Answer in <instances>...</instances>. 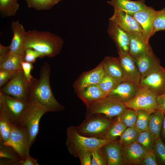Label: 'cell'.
I'll return each instance as SVG.
<instances>
[{
	"mask_svg": "<svg viewBox=\"0 0 165 165\" xmlns=\"http://www.w3.org/2000/svg\"><path fill=\"white\" fill-rule=\"evenodd\" d=\"M50 66L46 62L41 67L39 78H34L31 81L30 90V101L38 105L49 112L62 111L65 107L60 104L54 97L50 82Z\"/></svg>",
	"mask_w": 165,
	"mask_h": 165,
	"instance_id": "obj_1",
	"label": "cell"
},
{
	"mask_svg": "<svg viewBox=\"0 0 165 165\" xmlns=\"http://www.w3.org/2000/svg\"><path fill=\"white\" fill-rule=\"evenodd\" d=\"M64 41L60 36L49 31L35 30L26 31L25 50L30 48L38 51L42 57H52L61 52Z\"/></svg>",
	"mask_w": 165,
	"mask_h": 165,
	"instance_id": "obj_2",
	"label": "cell"
},
{
	"mask_svg": "<svg viewBox=\"0 0 165 165\" xmlns=\"http://www.w3.org/2000/svg\"><path fill=\"white\" fill-rule=\"evenodd\" d=\"M66 145L70 154L77 157L79 152L82 150H93L101 148L111 141L106 139L85 137L77 131L75 127L71 125L66 131Z\"/></svg>",
	"mask_w": 165,
	"mask_h": 165,
	"instance_id": "obj_3",
	"label": "cell"
},
{
	"mask_svg": "<svg viewBox=\"0 0 165 165\" xmlns=\"http://www.w3.org/2000/svg\"><path fill=\"white\" fill-rule=\"evenodd\" d=\"M31 105L30 101L17 99L0 91V113L14 124H20Z\"/></svg>",
	"mask_w": 165,
	"mask_h": 165,
	"instance_id": "obj_4",
	"label": "cell"
},
{
	"mask_svg": "<svg viewBox=\"0 0 165 165\" xmlns=\"http://www.w3.org/2000/svg\"><path fill=\"white\" fill-rule=\"evenodd\" d=\"M83 122L75 127L77 132L85 137L105 139L112 122L104 115L95 114L86 117Z\"/></svg>",
	"mask_w": 165,
	"mask_h": 165,
	"instance_id": "obj_5",
	"label": "cell"
},
{
	"mask_svg": "<svg viewBox=\"0 0 165 165\" xmlns=\"http://www.w3.org/2000/svg\"><path fill=\"white\" fill-rule=\"evenodd\" d=\"M86 106L87 109L85 117L94 114H100L110 119L119 116L127 108L122 101L109 95Z\"/></svg>",
	"mask_w": 165,
	"mask_h": 165,
	"instance_id": "obj_6",
	"label": "cell"
},
{
	"mask_svg": "<svg viewBox=\"0 0 165 165\" xmlns=\"http://www.w3.org/2000/svg\"><path fill=\"white\" fill-rule=\"evenodd\" d=\"M31 81L27 79L23 70L19 71L14 73L9 80L1 88L0 91L17 99L31 102L30 90Z\"/></svg>",
	"mask_w": 165,
	"mask_h": 165,
	"instance_id": "obj_7",
	"label": "cell"
},
{
	"mask_svg": "<svg viewBox=\"0 0 165 165\" xmlns=\"http://www.w3.org/2000/svg\"><path fill=\"white\" fill-rule=\"evenodd\" d=\"M49 111L42 106L32 103L31 105L24 118L19 125L26 130L28 137V149L36 140L38 133L39 123L42 117Z\"/></svg>",
	"mask_w": 165,
	"mask_h": 165,
	"instance_id": "obj_8",
	"label": "cell"
},
{
	"mask_svg": "<svg viewBox=\"0 0 165 165\" xmlns=\"http://www.w3.org/2000/svg\"><path fill=\"white\" fill-rule=\"evenodd\" d=\"M157 97L147 88L140 86L135 97L124 104L127 108L136 111L142 110L152 113L158 110Z\"/></svg>",
	"mask_w": 165,
	"mask_h": 165,
	"instance_id": "obj_9",
	"label": "cell"
},
{
	"mask_svg": "<svg viewBox=\"0 0 165 165\" xmlns=\"http://www.w3.org/2000/svg\"><path fill=\"white\" fill-rule=\"evenodd\" d=\"M9 121L11 127V133L7 146L12 147L19 155L21 159L24 160L27 155L29 153L28 149V133L22 126Z\"/></svg>",
	"mask_w": 165,
	"mask_h": 165,
	"instance_id": "obj_10",
	"label": "cell"
},
{
	"mask_svg": "<svg viewBox=\"0 0 165 165\" xmlns=\"http://www.w3.org/2000/svg\"><path fill=\"white\" fill-rule=\"evenodd\" d=\"M140 86L145 87L157 96L165 93V68H160L141 79Z\"/></svg>",
	"mask_w": 165,
	"mask_h": 165,
	"instance_id": "obj_11",
	"label": "cell"
},
{
	"mask_svg": "<svg viewBox=\"0 0 165 165\" xmlns=\"http://www.w3.org/2000/svg\"><path fill=\"white\" fill-rule=\"evenodd\" d=\"M114 9L113 14L109 20L128 34L142 33L141 26L132 16L123 10Z\"/></svg>",
	"mask_w": 165,
	"mask_h": 165,
	"instance_id": "obj_12",
	"label": "cell"
},
{
	"mask_svg": "<svg viewBox=\"0 0 165 165\" xmlns=\"http://www.w3.org/2000/svg\"><path fill=\"white\" fill-rule=\"evenodd\" d=\"M156 11L152 7L148 6L146 9L132 15L141 26L143 37L148 43L150 37L153 35L154 24Z\"/></svg>",
	"mask_w": 165,
	"mask_h": 165,
	"instance_id": "obj_13",
	"label": "cell"
},
{
	"mask_svg": "<svg viewBox=\"0 0 165 165\" xmlns=\"http://www.w3.org/2000/svg\"><path fill=\"white\" fill-rule=\"evenodd\" d=\"M134 58L140 72L141 79L162 66L152 49Z\"/></svg>",
	"mask_w": 165,
	"mask_h": 165,
	"instance_id": "obj_14",
	"label": "cell"
},
{
	"mask_svg": "<svg viewBox=\"0 0 165 165\" xmlns=\"http://www.w3.org/2000/svg\"><path fill=\"white\" fill-rule=\"evenodd\" d=\"M117 58L122 68L124 81L129 82L139 85L141 77L135 60L129 53H119Z\"/></svg>",
	"mask_w": 165,
	"mask_h": 165,
	"instance_id": "obj_15",
	"label": "cell"
},
{
	"mask_svg": "<svg viewBox=\"0 0 165 165\" xmlns=\"http://www.w3.org/2000/svg\"><path fill=\"white\" fill-rule=\"evenodd\" d=\"M107 31L109 37L115 43L118 53H128L130 44L128 34L110 20Z\"/></svg>",
	"mask_w": 165,
	"mask_h": 165,
	"instance_id": "obj_16",
	"label": "cell"
},
{
	"mask_svg": "<svg viewBox=\"0 0 165 165\" xmlns=\"http://www.w3.org/2000/svg\"><path fill=\"white\" fill-rule=\"evenodd\" d=\"M105 74L101 63L95 68L84 73L76 81L73 85L75 92L77 93L89 85L98 84Z\"/></svg>",
	"mask_w": 165,
	"mask_h": 165,
	"instance_id": "obj_17",
	"label": "cell"
},
{
	"mask_svg": "<svg viewBox=\"0 0 165 165\" xmlns=\"http://www.w3.org/2000/svg\"><path fill=\"white\" fill-rule=\"evenodd\" d=\"M11 28L13 34L10 46V52L24 57L25 54L24 41L26 31L19 20L13 21Z\"/></svg>",
	"mask_w": 165,
	"mask_h": 165,
	"instance_id": "obj_18",
	"label": "cell"
},
{
	"mask_svg": "<svg viewBox=\"0 0 165 165\" xmlns=\"http://www.w3.org/2000/svg\"><path fill=\"white\" fill-rule=\"evenodd\" d=\"M140 87L139 85L134 83L123 81L118 84L108 95L115 97L124 103L135 97Z\"/></svg>",
	"mask_w": 165,
	"mask_h": 165,
	"instance_id": "obj_19",
	"label": "cell"
},
{
	"mask_svg": "<svg viewBox=\"0 0 165 165\" xmlns=\"http://www.w3.org/2000/svg\"><path fill=\"white\" fill-rule=\"evenodd\" d=\"M147 153L144 147L137 142L123 147L124 165L139 164Z\"/></svg>",
	"mask_w": 165,
	"mask_h": 165,
	"instance_id": "obj_20",
	"label": "cell"
},
{
	"mask_svg": "<svg viewBox=\"0 0 165 165\" xmlns=\"http://www.w3.org/2000/svg\"><path fill=\"white\" fill-rule=\"evenodd\" d=\"M106 157L108 165H124L123 147L119 141H111L102 148Z\"/></svg>",
	"mask_w": 165,
	"mask_h": 165,
	"instance_id": "obj_21",
	"label": "cell"
},
{
	"mask_svg": "<svg viewBox=\"0 0 165 165\" xmlns=\"http://www.w3.org/2000/svg\"><path fill=\"white\" fill-rule=\"evenodd\" d=\"M101 63L105 75L118 84L124 81L123 71L117 58L107 56Z\"/></svg>",
	"mask_w": 165,
	"mask_h": 165,
	"instance_id": "obj_22",
	"label": "cell"
},
{
	"mask_svg": "<svg viewBox=\"0 0 165 165\" xmlns=\"http://www.w3.org/2000/svg\"><path fill=\"white\" fill-rule=\"evenodd\" d=\"M107 3L114 8L124 11L132 16L148 7L145 4L144 0H111L108 1Z\"/></svg>",
	"mask_w": 165,
	"mask_h": 165,
	"instance_id": "obj_23",
	"label": "cell"
},
{
	"mask_svg": "<svg viewBox=\"0 0 165 165\" xmlns=\"http://www.w3.org/2000/svg\"><path fill=\"white\" fill-rule=\"evenodd\" d=\"M128 34L130 39L129 53L134 58L152 49L149 44L145 41L142 32Z\"/></svg>",
	"mask_w": 165,
	"mask_h": 165,
	"instance_id": "obj_24",
	"label": "cell"
},
{
	"mask_svg": "<svg viewBox=\"0 0 165 165\" xmlns=\"http://www.w3.org/2000/svg\"><path fill=\"white\" fill-rule=\"evenodd\" d=\"M78 97L86 105L107 96L101 90L98 84L87 86L76 93Z\"/></svg>",
	"mask_w": 165,
	"mask_h": 165,
	"instance_id": "obj_25",
	"label": "cell"
},
{
	"mask_svg": "<svg viewBox=\"0 0 165 165\" xmlns=\"http://www.w3.org/2000/svg\"><path fill=\"white\" fill-rule=\"evenodd\" d=\"M24 57L9 52L0 56V69L16 72L22 70L21 61Z\"/></svg>",
	"mask_w": 165,
	"mask_h": 165,
	"instance_id": "obj_26",
	"label": "cell"
},
{
	"mask_svg": "<svg viewBox=\"0 0 165 165\" xmlns=\"http://www.w3.org/2000/svg\"><path fill=\"white\" fill-rule=\"evenodd\" d=\"M164 114L157 110L152 113L148 119V130L153 135L155 140L160 138Z\"/></svg>",
	"mask_w": 165,
	"mask_h": 165,
	"instance_id": "obj_27",
	"label": "cell"
},
{
	"mask_svg": "<svg viewBox=\"0 0 165 165\" xmlns=\"http://www.w3.org/2000/svg\"><path fill=\"white\" fill-rule=\"evenodd\" d=\"M17 0H0V13L2 18L14 16L19 9Z\"/></svg>",
	"mask_w": 165,
	"mask_h": 165,
	"instance_id": "obj_28",
	"label": "cell"
},
{
	"mask_svg": "<svg viewBox=\"0 0 165 165\" xmlns=\"http://www.w3.org/2000/svg\"><path fill=\"white\" fill-rule=\"evenodd\" d=\"M139 133L135 126L127 127L119 141L123 147L130 145L137 142Z\"/></svg>",
	"mask_w": 165,
	"mask_h": 165,
	"instance_id": "obj_29",
	"label": "cell"
},
{
	"mask_svg": "<svg viewBox=\"0 0 165 165\" xmlns=\"http://www.w3.org/2000/svg\"><path fill=\"white\" fill-rule=\"evenodd\" d=\"M127 128L123 123L116 119L107 131L105 139L111 141H117Z\"/></svg>",
	"mask_w": 165,
	"mask_h": 165,
	"instance_id": "obj_30",
	"label": "cell"
},
{
	"mask_svg": "<svg viewBox=\"0 0 165 165\" xmlns=\"http://www.w3.org/2000/svg\"><path fill=\"white\" fill-rule=\"evenodd\" d=\"M138 115V111L126 108L116 119L125 125L127 127L135 126Z\"/></svg>",
	"mask_w": 165,
	"mask_h": 165,
	"instance_id": "obj_31",
	"label": "cell"
},
{
	"mask_svg": "<svg viewBox=\"0 0 165 165\" xmlns=\"http://www.w3.org/2000/svg\"><path fill=\"white\" fill-rule=\"evenodd\" d=\"M11 133V127L8 120L0 113V143L8 145Z\"/></svg>",
	"mask_w": 165,
	"mask_h": 165,
	"instance_id": "obj_32",
	"label": "cell"
},
{
	"mask_svg": "<svg viewBox=\"0 0 165 165\" xmlns=\"http://www.w3.org/2000/svg\"><path fill=\"white\" fill-rule=\"evenodd\" d=\"M155 139L148 130L140 132L137 142L141 145L147 152L153 149Z\"/></svg>",
	"mask_w": 165,
	"mask_h": 165,
	"instance_id": "obj_33",
	"label": "cell"
},
{
	"mask_svg": "<svg viewBox=\"0 0 165 165\" xmlns=\"http://www.w3.org/2000/svg\"><path fill=\"white\" fill-rule=\"evenodd\" d=\"M138 111V115L135 125V127L139 132L148 130V119L152 113L142 110Z\"/></svg>",
	"mask_w": 165,
	"mask_h": 165,
	"instance_id": "obj_34",
	"label": "cell"
},
{
	"mask_svg": "<svg viewBox=\"0 0 165 165\" xmlns=\"http://www.w3.org/2000/svg\"><path fill=\"white\" fill-rule=\"evenodd\" d=\"M0 158L13 160L16 163L21 160V158L11 146L0 143Z\"/></svg>",
	"mask_w": 165,
	"mask_h": 165,
	"instance_id": "obj_35",
	"label": "cell"
},
{
	"mask_svg": "<svg viewBox=\"0 0 165 165\" xmlns=\"http://www.w3.org/2000/svg\"><path fill=\"white\" fill-rule=\"evenodd\" d=\"M29 8L38 10H49L54 5L51 0H25Z\"/></svg>",
	"mask_w": 165,
	"mask_h": 165,
	"instance_id": "obj_36",
	"label": "cell"
},
{
	"mask_svg": "<svg viewBox=\"0 0 165 165\" xmlns=\"http://www.w3.org/2000/svg\"><path fill=\"white\" fill-rule=\"evenodd\" d=\"M117 84L113 79L105 74L98 85L101 90L108 95Z\"/></svg>",
	"mask_w": 165,
	"mask_h": 165,
	"instance_id": "obj_37",
	"label": "cell"
},
{
	"mask_svg": "<svg viewBox=\"0 0 165 165\" xmlns=\"http://www.w3.org/2000/svg\"><path fill=\"white\" fill-rule=\"evenodd\" d=\"M165 30V7L157 11L154 20L153 35L158 31Z\"/></svg>",
	"mask_w": 165,
	"mask_h": 165,
	"instance_id": "obj_38",
	"label": "cell"
},
{
	"mask_svg": "<svg viewBox=\"0 0 165 165\" xmlns=\"http://www.w3.org/2000/svg\"><path fill=\"white\" fill-rule=\"evenodd\" d=\"M102 148L92 151V158L91 165H108L106 157Z\"/></svg>",
	"mask_w": 165,
	"mask_h": 165,
	"instance_id": "obj_39",
	"label": "cell"
},
{
	"mask_svg": "<svg viewBox=\"0 0 165 165\" xmlns=\"http://www.w3.org/2000/svg\"><path fill=\"white\" fill-rule=\"evenodd\" d=\"M153 150L160 162L165 164V145L160 137L155 140Z\"/></svg>",
	"mask_w": 165,
	"mask_h": 165,
	"instance_id": "obj_40",
	"label": "cell"
},
{
	"mask_svg": "<svg viewBox=\"0 0 165 165\" xmlns=\"http://www.w3.org/2000/svg\"><path fill=\"white\" fill-rule=\"evenodd\" d=\"M81 165H91L92 158V151L82 150L79 151L77 155Z\"/></svg>",
	"mask_w": 165,
	"mask_h": 165,
	"instance_id": "obj_41",
	"label": "cell"
},
{
	"mask_svg": "<svg viewBox=\"0 0 165 165\" xmlns=\"http://www.w3.org/2000/svg\"><path fill=\"white\" fill-rule=\"evenodd\" d=\"M139 164L143 165H157L156 156L153 149L147 151Z\"/></svg>",
	"mask_w": 165,
	"mask_h": 165,
	"instance_id": "obj_42",
	"label": "cell"
},
{
	"mask_svg": "<svg viewBox=\"0 0 165 165\" xmlns=\"http://www.w3.org/2000/svg\"><path fill=\"white\" fill-rule=\"evenodd\" d=\"M38 58H42L38 51L32 49H25L24 61L33 64Z\"/></svg>",
	"mask_w": 165,
	"mask_h": 165,
	"instance_id": "obj_43",
	"label": "cell"
},
{
	"mask_svg": "<svg viewBox=\"0 0 165 165\" xmlns=\"http://www.w3.org/2000/svg\"><path fill=\"white\" fill-rule=\"evenodd\" d=\"M21 66L25 77L29 81L31 82L34 78L31 76V73L33 68V64L23 60L21 61Z\"/></svg>",
	"mask_w": 165,
	"mask_h": 165,
	"instance_id": "obj_44",
	"label": "cell"
},
{
	"mask_svg": "<svg viewBox=\"0 0 165 165\" xmlns=\"http://www.w3.org/2000/svg\"><path fill=\"white\" fill-rule=\"evenodd\" d=\"M15 72L0 69V87L1 88L9 80Z\"/></svg>",
	"mask_w": 165,
	"mask_h": 165,
	"instance_id": "obj_45",
	"label": "cell"
},
{
	"mask_svg": "<svg viewBox=\"0 0 165 165\" xmlns=\"http://www.w3.org/2000/svg\"><path fill=\"white\" fill-rule=\"evenodd\" d=\"M37 160L31 156L29 153L27 155L24 159L18 161L16 165H38Z\"/></svg>",
	"mask_w": 165,
	"mask_h": 165,
	"instance_id": "obj_46",
	"label": "cell"
},
{
	"mask_svg": "<svg viewBox=\"0 0 165 165\" xmlns=\"http://www.w3.org/2000/svg\"><path fill=\"white\" fill-rule=\"evenodd\" d=\"M158 110L162 111L165 113V93L158 96L156 98Z\"/></svg>",
	"mask_w": 165,
	"mask_h": 165,
	"instance_id": "obj_47",
	"label": "cell"
},
{
	"mask_svg": "<svg viewBox=\"0 0 165 165\" xmlns=\"http://www.w3.org/2000/svg\"><path fill=\"white\" fill-rule=\"evenodd\" d=\"M10 46H5L0 44V56L6 54L10 52Z\"/></svg>",
	"mask_w": 165,
	"mask_h": 165,
	"instance_id": "obj_48",
	"label": "cell"
},
{
	"mask_svg": "<svg viewBox=\"0 0 165 165\" xmlns=\"http://www.w3.org/2000/svg\"><path fill=\"white\" fill-rule=\"evenodd\" d=\"M16 163L12 160L4 158H0L1 165H16Z\"/></svg>",
	"mask_w": 165,
	"mask_h": 165,
	"instance_id": "obj_49",
	"label": "cell"
},
{
	"mask_svg": "<svg viewBox=\"0 0 165 165\" xmlns=\"http://www.w3.org/2000/svg\"><path fill=\"white\" fill-rule=\"evenodd\" d=\"M162 135L163 138L165 139V113L164 114L162 126Z\"/></svg>",
	"mask_w": 165,
	"mask_h": 165,
	"instance_id": "obj_50",
	"label": "cell"
},
{
	"mask_svg": "<svg viewBox=\"0 0 165 165\" xmlns=\"http://www.w3.org/2000/svg\"><path fill=\"white\" fill-rule=\"evenodd\" d=\"M54 5H55L57 3L59 2L61 0H51Z\"/></svg>",
	"mask_w": 165,
	"mask_h": 165,
	"instance_id": "obj_51",
	"label": "cell"
}]
</instances>
